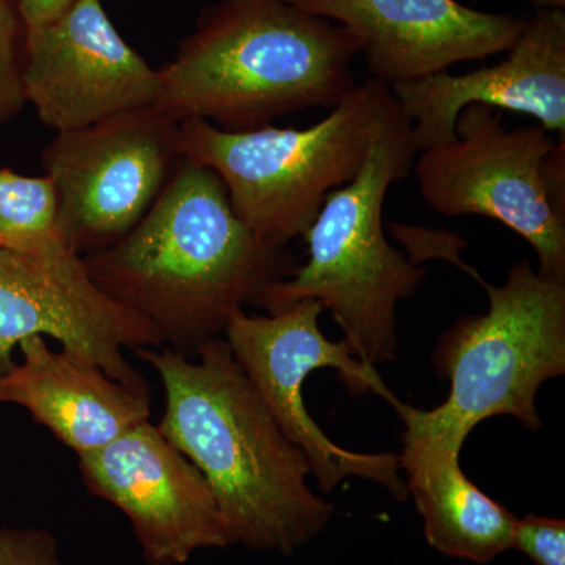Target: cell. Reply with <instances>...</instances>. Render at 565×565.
I'll return each mask as SVG.
<instances>
[{"label": "cell", "instance_id": "cell-1", "mask_svg": "<svg viewBox=\"0 0 565 565\" xmlns=\"http://www.w3.org/2000/svg\"><path fill=\"white\" fill-rule=\"evenodd\" d=\"M82 263L104 296L192 359L225 333L234 311L259 307L296 269L285 245L267 243L237 217L218 174L185 158L143 221Z\"/></svg>", "mask_w": 565, "mask_h": 565}, {"label": "cell", "instance_id": "cell-2", "mask_svg": "<svg viewBox=\"0 0 565 565\" xmlns=\"http://www.w3.org/2000/svg\"><path fill=\"white\" fill-rule=\"evenodd\" d=\"M134 352L162 382L158 429L206 479L232 545L291 555L326 530L333 505L308 486L302 449L282 434L222 337L196 360L169 348Z\"/></svg>", "mask_w": 565, "mask_h": 565}, {"label": "cell", "instance_id": "cell-3", "mask_svg": "<svg viewBox=\"0 0 565 565\" xmlns=\"http://www.w3.org/2000/svg\"><path fill=\"white\" fill-rule=\"evenodd\" d=\"M356 55L359 41L344 28L288 0H221L159 70L154 107L178 122L252 131L305 109H332L356 85Z\"/></svg>", "mask_w": 565, "mask_h": 565}, {"label": "cell", "instance_id": "cell-4", "mask_svg": "<svg viewBox=\"0 0 565 565\" xmlns=\"http://www.w3.org/2000/svg\"><path fill=\"white\" fill-rule=\"evenodd\" d=\"M418 154L403 118L381 137L363 169L327 196L305 232L308 262L264 292L259 307L280 313L316 300L332 313L353 355L375 366L396 355V308L414 296L424 269L386 239L384 204L390 185L403 181Z\"/></svg>", "mask_w": 565, "mask_h": 565}, {"label": "cell", "instance_id": "cell-5", "mask_svg": "<svg viewBox=\"0 0 565 565\" xmlns=\"http://www.w3.org/2000/svg\"><path fill=\"white\" fill-rule=\"evenodd\" d=\"M403 118L388 85L370 77L310 128L232 132L189 118L180 122V145L185 159L218 174L256 236L286 245L303 236L327 196L360 173L375 141Z\"/></svg>", "mask_w": 565, "mask_h": 565}, {"label": "cell", "instance_id": "cell-6", "mask_svg": "<svg viewBox=\"0 0 565 565\" xmlns=\"http://www.w3.org/2000/svg\"><path fill=\"white\" fill-rule=\"evenodd\" d=\"M481 282L487 313L459 319L435 348V367L451 384L445 403L434 411L393 404L404 422L460 451L471 430L493 416L541 429L539 388L565 374V282L542 277L527 259L511 267L503 285Z\"/></svg>", "mask_w": 565, "mask_h": 565}, {"label": "cell", "instance_id": "cell-7", "mask_svg": "<svg viewBox=\"0 0 565 565\" xmlns=\"http://www.w3.org/2000/svg\"><path fill=\"white\" fill-rule=\"evenodd\" d=\"M322 305L316 300H300L269 316H250L239 308L223 334L282 434L302 449L323 492H332L344 479L356 476L385 487L404 503L408 490L401 475L399 456L341 448L323 434L305 405V379L322 367L337 370L353 394L373 392L390 404L396 401L374 366L356 359L344 340L334 343L322 333Z\"/></svg>", "mask_w": 565, "mask_h": 565}, {"label": "cell", "instance_id": "cell-8", "mask_svg": "<svg viewBox=\"0 0 565 565\" xmlns=\"http://www.w3.org/2000/svg\"><path fill=\"white\" fill-rule=\"evenodd\" d=\"M555 145L541 125L509 131L503 111L470 104L457 117L455 140L419 152V193L445 217L503 223L533 247L542 277L565 282V211L550 199L542 172Z\"/></svg>", "mask_w": 565, "mask_h": 565}, {"label": "cell", "instance_id": "cell-9", "mask_svg": "<svg viewBox=\"0 0 565 565\" xmlns=\"http://www.w3.org/2000/svg\"><path fill=\"white\" fill-rule=\"evenodd\" d=\"M57 192V225L76 256L120 243L184 162L180 122L156 107L55 132L41 156Z\"/></svg>", "mask_w": 565, "mask_h": 565}, {"label": "cell", "instance_id": "cell-10", "mask_svg": "<svg viewBox=\"0 0 565 565\" xmlns=\"http://www.w3.org/2000/svg\"><path fill=\"white\" fill-rule=\"evenodd\" d=\"M22 84L25 103L55 132L154 107L161 95V74L121 39L102 0H79L25 29Z\"/></svg>", "mask_w": 565, "mask_h": 565}, {"label": "cell", "instance_id": "cell-11", "mask_svg": "<svg viewBox=\"0 0 565 565\" xmlns=\"http://www.w3.org/2000/svg\"><path fill=\"white\" fill-rule=\"evenodd\" d=\"M35 334L139 392L150 386L122 352L163 345L151 323L96 288L81 256L52 263L0 247V375L17 364L14 348Z\"/></svg>", "mask_w": 565, "mask_h": 565}, {"label": "cell", "instance_id": "cell-12", "mask_svg": "<svg viewBox=\"0 0 565 565\" xmlns=\"http://www.w3.org/2000/svg\"><path fill=\"white\" fill-rule=\"evenodd\" d=\"M85 486L131 522L148 565H182L232 545L206 479L150 419L79 457Z\"/></svg>", "mask_w": 565, "mask_h": 565}, {"label": "cell", "instance_id": "cell-13", "mask_svg": "<svg viewBox=\"0 0 565 565\" xmlns=\"http://www.w3.org/2000/svg\"><path fill=\"white\" fill-rule=\"evenodd\" d=\"M359 41L371 79L390 88L445 73L460 62L511 51L526 20L457 0H288Z\"/></svg>", "mask_w": 565, "mask_h": 565}, {"label": "cell", "instance_id": "cell-14", "mask_svg": "<svg viewBox=\"0 0 565 565\" xmlns=\"http://www.w3.org/2000/svg\"><path fill=\"white\" fill-rule=\"evenodd\" d=\"M422 152L456 139V121L470 104L535 118L565 137V10L542 9L504 62L470 73H438L390 88Z\"/></svg>", "mask_w": 565, "mask_h": 565}, {"label": "cell", "instance_id": "cell-15", "mask_svg": "<svg viewBox=\"0 0 565 565\" xmlns=\"http://www.w3.org/2000/svg\"><path fill=\"white\" fill-rule=\"evenodd\" d=\"M18 348L22 362L0 375V403L24 407L77 457L150 419V392L121 384L63 349L52 351L41 334Z\"/></svg>", "mask_w": 565, "mask_h": 565}, {"label": "cell", "instance_id": "cell-16", "mask_svg": "<svg viewBox=\"0 0 565 565\" xmlns=\"http://www.w3.org/2000/svg\"><path fill=\"white\" fill-rule=\"evenodd\" d=\"M404 423L401 470L429 545L441 555L476 564L490 563L511 550L519 516L465 476L460 449Z\"/></svg>", "mask_w": 565, "mask_h": 565}, {"label": "cell", "instance_id": "cell-17", "mask_svg": "<svg viewBox=\"0 0 565 565\" xmlns=\"http://www.w3.org/2000/svg\"><path fill=\"white\" fill-rule=\"evenodd\" d=\"M57 192L50 178L0 169V247L43 262H65L73 253L57 225Z\"/></svg>", "mask_w": 565, "mask_h": 565}, {"label": "cell", "instance_id": "cell-18", "mask_svg": "<svg viewBox=\"0 0 565 565\" xmlns=\"http://www.w3.org/2000/svg\"><path fill=\"white\" fill-rule=\"evenodd\" d=\"M25 29L17 0H0V125L13 120L25 104Z\"/></svg>", "mask_w": 565, "mask_h": 565}, {"label": "cell", "instance_id": "cell-19", "mask_svg": "<svg viewBox=\"0 0 565 565\" xmlns=\"http://www.w3.org/2000/svg\"><path fill=\"white\" fill-rule=\"evenodd\" d=\"M511 548L534 565H565V522L552 516L527 514L516 520Z\"/></svg>", "mask_w": 565, "mask_h": 565}, {"label": "cell", "instance_id": "cell-20", "mask_svg": "<svg viewBox=\"0 0 565 565\" xmlns=\"http://www.w3.org/2000/svg\"><path fill=\"white\" fill-rule=\"evenodd\" d=\"M0 565H77L66 563L57 539L43 527L0 530Z\"/></svg>", "mask_w": 565, "mask_h": 565}, {"label": "cell", "instance_id": "cell-21", "mask_svg": "<svg viewBox=\"0 0 565 565\" xmlns=\"http://www.w3.org/2000/svg\"><path fill=\"white\" fill-rule=\"evenodd\" d=\"M79 0H17L25 28L46 24L61 17Z\"/></svg>", "mask_w": 565, "mask_h": 565}, {"label": "cell", "instance_id": "cell-22", "mask_svg": "<svg viewBox=\"0 0 565 565\" xmlns=\"http://www.w3.org/2000/svg\"><path fill=\"white\" fill-rule=\"evenodd\" d=\"M537 10L542 9H565V0H530Z\"/></svg>", "mask_w": 565, "mask_h": 565}]
</instances>
